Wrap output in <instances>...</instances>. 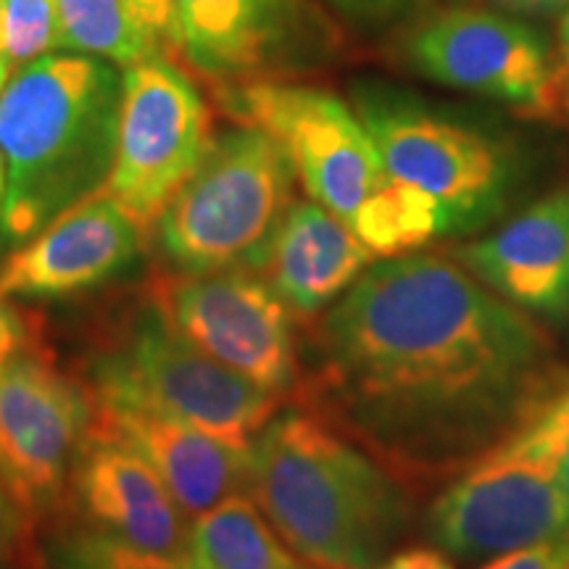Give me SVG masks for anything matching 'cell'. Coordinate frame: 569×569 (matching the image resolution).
Masks as SVG:
<instances>
[{
    "label": "cell",
    "mask_w": 569,
    "mask_h": 569,
    "mask_svg": "<svg viewBox=\"0 0 569 569\" xmlns=\"http://www.w3.org/2000/svg\"><path fill=\"white\" fill-rule=\"evenodd\" d=\"M319 346L325 388L356 432L415 469L480 457L551 382L546 332L440 253L369 264Z\"/></svg>",
    "instance_id": "1"
},
{
    "label": "cell",
    "mask_w": 569,
    "mask_h": 569,
    "mask_svg": "<svg viewBox=\"0 0 569 569\" xmlns=\"http://www.w3.org/2000/svg\"><path fill=\"white\" fill-rule=\"evenodd\" d=\"M122 77L92 56L48 53L0 92L3 227L13 246L38 238L77 203L103 193L117 153Z\"/></svg>",
    "instance_id": "2"
},
{
    "label": "cell",
    "mask_w": 569,
    "mask_h": 569,
    "mask_svg": "<svg viewBox=\"0 0 569 569\" xmlns=\"http://www.w3.org/2000/svg\"><path fill=\"white\" fill-rule=\"evenodd\" d=\"M253 503L317 569H375L409 522L398 482L306 415L269 419L251 446Z\"/></svg>",
    "instance_id": "3"
},
{
    "label": "cell",
    "mask_w": 569,
    "mask_h": 569,
    "mask_svg": "<svg viewBox=\"0 0 569 569\" xmlns=\"http://www.w3.org/2000/svg\"><path fill=\"white\" fill-rule=\"evenodd\" d=\"M569 448V377L549 382L522 417L436 498L430 538L465 561L496 559L569 536L561 461Z\"/></svg>",
    "instance_id": "4"
},
{
    "label": "cell",
    "mask_w": 569,
    "mask_h": 569,
    "mask_svg": "<svg viewBox=\"0 0 569 569\" xmlns=\"http://www.w3.org/2000/svg\"><path fill=\"white\" fill-rule=\"evenodd\" d=\"M296 177L288 151L259 127L211 138L196 172L156 219L161 251L188 274L261 272L296 203Z\"/></svg>",
    "instance_id": "5"
},
{
    "label": "cell",
    "mask_w": 569,
    "mask_h": 569,
    "mask_svg": "<svg viewBox=\"0 0 569 569\" xmlns=\"http://www.w3.org/2000/svg\"><path fill=\"white\" fill-rule=\"evenodd\" d=\"M92 398L146 407L251 448L277 411V396L177 336L159 311L92 367Z\"/></svg>",
    "instance_id": "6"
},
{
    "label": "cell",
    "mask_w": 569,
    "mask_h": 569,
    "mask_svg": "<svg viewBox=\"0 0 569 569\" xmlns=\"http://www.w3.org/2000/svg\"><path fill=\"white\" fill-rule=\"evenodd\" d=\"M359 119L388 177L438 203L446 234L480 230L507 203L511 167L488 134L382 92L359 98Z\"/></svg>",
    "instance_id": "7"
},
{
    "label": "cell",
    "mask_w": 569,
    "mask_h": 569,
    "mask_svg": "<svg viewBox=\"0 0 569 569\" xmlns=\"http://www.w3.org/2000/svg\"><path fill=\"white\" fill-rule=\"evenodd\" d=\"M211 146V111L190 77L172 59L127 67L119 103L117 153L103 193L140 230L188 182Z\"/></svg>",
    "instance_id": "8"
},
{
    "label": "cell",
    "mask_w": 569,
    "mask_h": 569,
    "mask_svg": "<svg viewBox=\"0 0 569 569\" xmlns=\"http://www.w3.org/2000/svg\"><path fill=\"white\" fill-rule=\"evenodd\" d=\"M224 109L240 124L259 127L293 161L311 201L351 227L356 213L388 182L359 113L332 92L272 80H251L222 92Z\"/></svg>",
    "instance_id": "9"
},
{
    "label": "cell",
    "mask_w": 569,
    "mask_h": 569,
    "mask_svg": "<svg viewBox=\"0 0 569 569\" xmlns=\"http://www.w3.org/2000/svg\"><path fill=\"white\" fill-rule=\"evenodd\" d=\"M159 315L177 336L280 396L296 382V343L288 306L246 269L188 274L159 293Z\"/></svg>",
    "instance_id": "10"
},
{
    "label": "cell",
    "mask_w": 569,
    "mask_h": 569,
    "mask_svg": "<svg viewBox=\"0 0 569 569\" xmlns=\"http://www.w3.org/2000/svg\"><path fill=\"white\" fill-rule=\"evenodd\" d=\"M407 59L419 74L446 88L496 98L530 113L557 103L559 74L546 40L503 13L446 9L407 38Z\"/></svg>",
    "instance_id": "11"
},
{
    "label": "cell",
    "mask_w": 569,
    "mask_h": 569,
    "mask_svg": "<svg viewBox=\"0 0 569 569\" xmlns=\"http://www.w3.org/2000/svg\"><path fill=\"white\" fill-rule=\"evenodd\" d=\"M92 419V398L40 353L0 369V478L24 511L53 501Z\"/></svg>",
    "instance_id": "12"
},
{
    "label": "cell",
    "mask_w": 569,
    "mask_h": 569,
    "mask_svg": "<svg viewBox=\"0 0 569 569\" xmlns=\"http://www.w3.org/2000/svg\"><path fill=\"white\" fill-rule=\"evenodd\" d=\"M71 469L74 496L92 530L138 551L193 559V522L134 448L88 427Z\"/></svg>",
    "instance_id": "13"
},
{
    "label": "cell",
    "mask_w": 569,
    "mask_h": 569,
    "mask_svg": "<svg viewBox=\"0 0 569 569\" xmlns=\"http://www.w3.org/2000/svg\"><path fill=\"white\" fill-rule=\"evenodd\" d=\"M140 227L113 198L98 193L63 211L0 269L6 298H63L101 284L130 264Z\"/></svg>",
    "instance_id": "14"
},
{
    "label": "cell",
    "mask_w": 569,
    "mask_h": 569,
    "mask_svg": "<svg viewBox=\"0 0 569 569\" xmlns=\"http://www.w3.org/2000/svg\"><path fill=\"white\" fill-rule=\"evenodd\" d=\"M90 427L134 448L188 517H201L251 488V448L227 443L177 417L92 398Z\"/></svg>",
    "instance_id": "15"
},
{
    "label": "cell",
    "mask_w": 569,
    "mask_h": 569,
    "mask_svg": "<svg viewBox=\"0 0 569 569\" xmlns=\"http://www.w3.org/2000/svg\"><path fill=\"white\" fill-rule=\"evenodd\" d=\"M453 259L498 298L532 317L569 319V190L528 206Z\"/></svg>",
    "instance_id": "16"
},
{
    "label": "cell",
    "mask_w": 569,
    "mask_h": 569,
    "mask_svg": "<svg viewBox=\"0 0 569 569\" xmlns=\"http://www.w3.org/2000/svg\"><path fill=\"white\" fill-rule=\"evenodd\" d=\"M177 56L209 80H246L293 51L301 0H172Z\"/></svg>",
    "instance_id": "17"
},
{
    "label": "cell",
    "mask_w": 569,
    "mask_h": 569,
    "mask_svg": "<svg viewBox=\"0 0 569 569\" xmlns=\"http://www.w3.org/2000/svg\"><path fill=\"white\" fill-rule=\"evenodd\" d=\"M372 256L336 213L317 201H296L261 272L290 311L311 317L343 296L367 272Z\"/></svg>",
    "instance_id": "18"
},
{
    "label": "cell",
    "mask_w": 569,
    "mask_h": 569,
    "mask_svg": "<svg viewBox=\"0 0 569 569\" xmlns=\"http://www.w3.org/2000/svg\"><path fill=\"white\" fill-rule=\"evenodd\" d=\"M61 51L132 67L177 59L172 0H59Z\"/></svg>",
    "instance_id": "19"
},
{
    "label": "cell",
    "mask_w": 569,
    "mask_h": 569,
    "mask_svg": "<svg viewBox=\"0 0 569 569\" xmlns=\"http://www.w3.org/2000/svg\"><path fill=\"white\" fill-rule=\"evenodd\" d=\"M190 557L203 569H317L277 536L246 496L227 498L196 517Z\"/></svg>",
    "instance_id": "20"
},
{
    "label": "cell",
    "mask_w": 569,
    "mask_h": 569,
    "mask_svg": "<svg viewBox=\"0 0 569 569\" xmlns=\"http://www.w3.org/2000/svg\"><path fill=\"white\" fill-rule=\"evenodd\" d=\"M351 230L375 256L415 253L438 234H446L443 213L430 196L388 177L386 188L356 213Z\"/></svg>",
    "instance_id": "21"
},
{
    "label": "cell",
    "mask_w": 569,
    "mask_h": 569,
    "mask_svg": "<svg viewBox=\"0 0 569 569\" xmlns=\"http://www.w3.org/2000/svg\"><path fill=\"white\" fill-rule=\"evenodd\" d=\"M51 561L56 569H203L193 559L138 551L92 528L67 532L56 540Z\"/></svg>",
    "instance_id": "22"
},
{
    "label": "cell",
    "mask_w": 569,
    "mask_h": 569,
    "mask_svg": "<svg viewBox=\"0 0 569 569\" xmlns=\"http://www.w3.org/2000/svg\"><path fill=\"white\" fill-rule=\"evenodd\" d=\"M3 48L13 71L61 51L59 0H3Z\"/></svg>",
    "instance_id": "23"
},
{
    "label": "cell",
    "mask_w": 569,
    "mask_h": 569,
    "mask_svg": "<svg viewBox=\"0 0 569 569\" xmlns=\"http://www.w3.org/2000/svg\"><path fill=\"white\" fill-rule=\"evenodd\" d=\"M482 569H569V536L501 553Z\"/></svg>",
    "instance_id": "24"
},
{
    "label": "cell",
    "mask_w": 569,
    "mask_h": 569,
    "mask_svg": "<svg viewBox=\"0 0 569 569\" xmlns=\"http://www.w3.org/2000/svg\"><path fill=\"white\" fill-rule=\"evenodd\" d=\"M24 540V509L0 478V569L17 559Z\"/></svg>",
    "instance_id": "25"
},
{
    "label": "cell",
    "mask_w": 569,
    "mask_h": 569,
    "mask_svg": "<svg viewBox=\"0 0 569 569\" xmlns=\"http://www.w3.org/2000/svg\"><path fill=\"white\" fill-rule=\"evenodd\" d=\"M21 346H24V325H21V317L9 303V298L0 293V369L13 353L21 351Z\"/></svg>",
    "instance_id": "26"
},
{
    "label": "cell",
    "mask_w": 569,
    "mask_h": 569,
    "mask_svg": "<svg viewBox=\"0 0 569 569\" xmlns=\"http://www.w3.org/2000/svg\"><path fill=\"white\" fill-rule=\"evenodd\" d=\"M375 569H457V567L446 559V553L415 546V549H403L393 553V557L382 559Z\"/></svg>",
    "instance_id": "27"
},
{
    "label": "cell",
    "mask_w": 569,
    "mask_h": 569,
    "mask_svg": "<svg viewBox=\"0 0 569 569\" xmlns=\"http://www.w3.org/2000/svg\"><path fill=\"white\" fill-rule=\"evenodd\" d=\"M330 3L353 19H388L407 9L411 0H330Z\"/></svg>",
    "instance_id": "28"
},
{
    "label": "cell",
    "mask_w": 569,
    "mask_h": 569,
    "mask_svg": "<svg viewBox=\"0 0 569 569\" xmlns=\"http://www.w3.org/2000/svg\"><path fill=\"white\" fill-rule=\"evenodd\" d=\"M496 3L507 11L532 13V17H546V13L569 9V0H496Z\"/></svg>",
    "instance_id": "29"
},
{
    "label": "cell",
    "mask_w": 569,
    "mask_h": 569,
    "mask_svg": "<svg viewBox=\"0 0 569 569\" xmlns=\"http://www.w3.org/2000/svg\"><path fill=\"white\" fill-rule=\"evenodd\" d=\"M13 69L9 59H6V48H3V0H0V92H3L6 82L11 80Z\"/></svg>",
    "instance_id": "30"
},
{
    "label": "cell",
    "mask_w": 569,
    "mask_h": 569,
    "mask_svg": "<svg viewBox=\"0 0 569 569\" xmlns=\"http://www.w3.org/2000/svg\"><path fill=\"white\" fill-rule=\"evenodd\" d=\"M559 53H561V67L569 74V9L559 24Z\"/></svg>",
    "instance_id": "31"
},
{
    "label": "cell",
    "mask_w": 569,
    "mask_h": 569,
    "mask_svg": "<svg viewBox=\"0 0 569 569\" xmlns=\"http://www.w3.org/2000/svg\"><path fill=\"white\" fill-rule=\"evenodd\" d=\"M561 490H565L567 503H569V448L565 453V461H561Z\"/></svg>",
    "instance_id": "32"
},
{
    "label": "cell",
    "mask_w": 569,
    "mask_h": 569,
    "mask_svg": "<svg viewBox=\"0 0 569 569\" xmlns=\"http://www.w3.org/2000/svg\"><path fill=\"white\" fill-rule=\"evenodd\" d=\"M3 201H6V163L0 159V219H3Z\"/></svg>",
    "instance_id": "33"
}]
</instances>
